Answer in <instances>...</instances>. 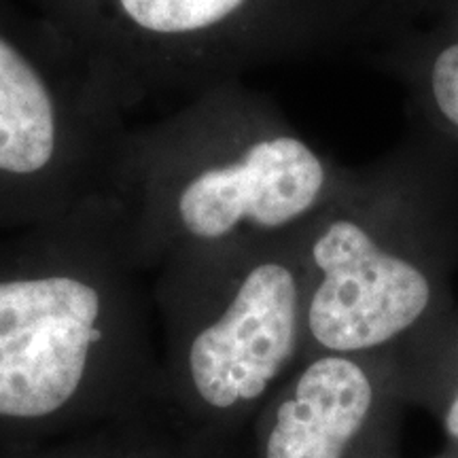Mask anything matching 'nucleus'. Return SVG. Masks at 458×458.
<instances>
[{
	"label": "nucleus",
	"instance_id": "nucleus-1",
	"mask_svg": "<svg viewBox=\"0 0 458 458\" xmlns=\"http://www.w3.org/2000/svg\"><path fill=\"white\" fill-rule=\"evenodd\" d=\"M157 374L117 198L0 233V452L156 418Z\"/></svg>",
	"mask_w": 458,
	"mask_h": 458
},
{
	"label": "nucleus",
	"instance_id": "nucleus-2",
	"mask_svg": "<svg viewBox=\"0 0 458 458\" xmlns=\"http://www.w3.org/2000/svg\"><path fill=\"white\" fill-rule=\"evenodd\" d=\"M346 181L238 79L128 128L111 193L131 261L153 276L170 261L303 232Z\"/></svg>",
	"mask_w": 458,
	"mask_h": 458
},
{
	"label": "nucleus",
	"instance_id": "nucleus-3",
	"mask_svg": "<svg viewBox=\"0 0 458 458\" xmlns=\"http://www.w3.org/2000/svg\"><path fill=\"white\" fill-rule=\"evenodd\" d=\"M306 232L170 261L153 274L157 416L204 458H232L306 352Z\"/></svg>",
	"mask_w": 458,
	"mask_h": 458
},
{
	"label": "nucleus",
	"instance_id": "nucleus-4",
	"mask_svg": "<svg viewBox=\"0 0 458 458\" xmlns=\"http://www.w3.org/2000/svg\"><path fill=\"white\" fill-rule=\"evenodd\" d=\"M125 111L66 34L0 21V233L113 196Z\"/></svg>",
	"mask_w": 458,
	"mask_h": 458
},
{
	"label": "nucleus",
	"instance_id": "nucleus-5",
	"mask_svg": "<svg viewBox=\"0 0 458 458\" xmlns=\"http://www.w3.org/2000/svg\"><path fill=\"white\" fill-rule=\"evenodd\" d=\"M374 185L348 179L306 232V352L371 357L431 303L427 274L399 253Z\"/></svg>",
	"mask_w": 458,
	"mask_h": 458
},
{
	"label": "nucleus",
	"instance_id": "nucleus-6",
	"mask_svg": "<svg viewBox=\"0 0 458 458\" xmlns=\"http://www.w3.org/2000/svg\"><path fill=\"white\" fill-rule=\"evenodd\" d=\"M385 411L377 354H310L257 414L255 458H382Z\"/></svg>",
	"mask_w": 458,
	"mask_h": 458
},
{
	"label": "nucleus",
	"instance_id": "nucleus-7",
	"mask_svg": "<svg viewBox=\"0 0 458 458\" xmlns=\"http://www.w3.org/2000/svg\"><path fill=\"white\" fill-rule=\"evenodd\" d=\"M148 420V418H147ZM145 420L98 428L60 442L24 450H3L0 458H125L136 428Z\"/></svg>",
	"mask_w": 458,
	"mask_h": 458
},
{
	"label": "nucleus",
	"instance_id": "nucleus-8",
	"mask_svg": "<svg viewBox=\"0 0 458 458\" xmlns=\"http://www.w3.org/2000/svg\"><path fill=\"white\" fill-rule=\"evenodd\" d=\"M428 89L444 122L458 130V41L448 43L435 54L428 71Z\"/></svg>",
	"mask_w": 458,
	"mask_h": 458
},
{
	"label": "nucleus",
	"instance_id": "nucleus-9",
	"mask_svg": "<svg viewBox=\"0 0 458 458\" xmlns=\"http://www.w3.org/2000/svg\"><path fill=\"white\" fill-rule=\"evenodd\" d=\"M125 458H204L170 431L159 418H148L136 428Z\"/></svg>",
	"mask_w": 458,
	"mask_h": 458
},
{
	"label": "nucleus",
	"instance_id": "nucleus-10",
	"mask_svg": "<svg viewBox=\"0 0 458 458\" xmlns=\"http://www.w3.org/2000/svg\"><path fill=\"white\" fill-rule=\"evenodd\" d=\"M445 428L452 437L458 439V394L452 399L448 411H445Z\"/></svg>",
	"mask_w": 458,
	"mask_h": 458
},
{
	"label": "nucleus",
	"instance_id": "nucleus-11",
	"mask_svg": "<svg viewBox=\"0 0 458 458\" xmlns=\"http://www.w3.org/2000/svg\"><path fill=\"white\" fill-rule=\"evenodd\" d=\"M452 7H456V11H458V0H452Z\"/></svg>",
	"mask_w": 458,
	"mask_h": 458
}]
</instances>
